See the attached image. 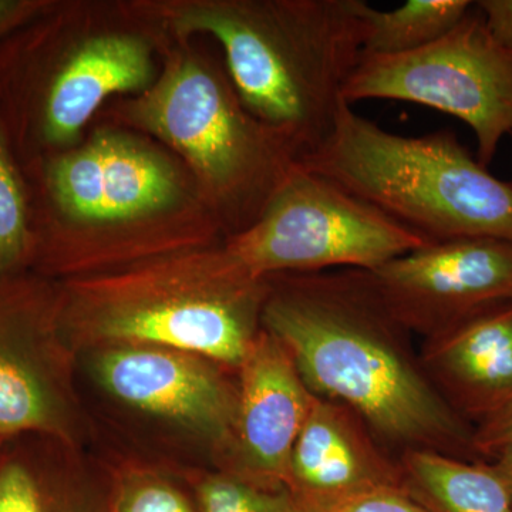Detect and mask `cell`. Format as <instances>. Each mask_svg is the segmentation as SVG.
I'll list each match as a JSON object with an SVG mask.
<instances>
[{
	"mask_svg": "<svg viewBox=\"0 0 512 512\" xmlns=\"http://www.w3.org/2000/svg\"><path fill=\"white\" fill-rule=\"evenodd\" d=\"M430 244L301 164L225 249L259 279L326 269L373 271Z\"/></svg>",
	"mask_w": 512,
	"mask_h": 512,
	"instance_id": "5b68a950",
	"label": "cell"
},
{
	"mask_svg": "<svg viewBox=\"0 0 512 512\" xmlns=\"http://www.w3.org/2000/svg\"><path fill=\"white\" fill-rule=\"evenodd\" d=\"M476 6L495 42L512 53V0H481Z\"/></svg>",
	"mask_w": 512,
	"mask_h": 512,
	"instance_id": "7402d4cb",
	"label": "cell"
},
{
	"mask_svg": "<svg viewBox=\"0 0 512 512\" xmlns=\"http://www.w3.org/2000/svg\"><path fill=\"white\" fill-rule=\"evenodd\" d=\"M512 446V400L490 419L474 429V448L481 460H490L505 447Z\"/></svg>",
	"mask_w": 512,
	"mask_h": 512,
	"instance_id": "ffe728a7",
	"label": "cell"
},
{
	"mask_svg": "<svg viewBox=\"0 0 512 512\" xmlns=\"http://www.w3.org/2000/svg\"><path fill=\"white\" fill-rule=\"evenodd\" d=\"M343 100L409 101L471 127L477 160L488 167L512 133V53L495 42L473 3L450 32L429 46L394 56L362 55Z\"/></svg>",
	"mask_w": 512,
	"mask_h": 512,
	"instance_id": "8992f818",
	"label": "cell"
},
{
	"mask_svg": "<svg viewBox=\"0 0 512 512\" xmlns=\"http://www.w3.org/2000/svg\"><path fill=\"white\" fill-rule=\"evenodd\" d=\"M271 279L225 247L174 251L59 286L60 328L79 353L160 346L238 369L262 329Z\"/></svg>",
	"mask_w": 512,
	"mask_h": 512,
	"instance_id": "7a4b0ae2",
	"label": "cell"
},
{
	"mask_svg": "<svg viewBox=\"0 0 512 512\" xmlns=\"http://www.w3.org/2000/svg\"><path fill=\"white\" fill-rule=\"evenodd\" d=\"M299 164L430 244H512V181L491 174L450 131L397 136L345 101L325 143Z\"/></svg>",
	"mask_w": 512,
	"mask_h": 512,
	"instance_id": "3957f363",
	"label": "cell"
},
{
	"mask_svg": "<svg viewBox=\"0 0 512 512\" xmlns=\"http://www.w3.org/2000/svg\"><path fill=\"white\" fill-rule=\"evenodd\" d=\"M111 512H197L174 484L150 471H127L120 477Z\"/></svg>",
	"mask_w": 512,
	"mask_h": 512,
	"instance_id": "d6986e66",
	"label": "cell"
},
{
	"mask_svg": "<svg viewBox=\"0 0 512 512\" xmlns=\"http://www.w3.org/2000/svg\"><path fill=\"white\" fill-rule=\"evenodd\" d=\"M201 512H308L285 487L248 483L234 474H212L197 485Z\"/></svg>",
	"mask_w": 512,
	"mask_h": 512,
	"instance_id": "ac0fdd59",
	"label": "cell"
},
{
	"mask_svg": "<svg viewBox=\"0 0 512 512\" xmlns=\"http://www.w3.org/2000/svg\"><path fill=\"white\" fill-rule=\"evenodd\" d=\"M130 111L194 167L231 217H248L249 225L299 164L235 89L197 60L171 64Z\"/></svg>",
	"mask_w": 512,
	"mask_h": 512,
	"instance_id": "277c9868",
	"label": "cell"
},
{
	"mask_svg": "<svg viewBox=\"0 0 512 512\" xmlns=\"http://www.w3.org/2000/svg\"><path fill=\"white\" fill-rule=\"evenodd\" d=\"M6 439L5 437L0 436V448H2L3 443H5Z\"/></svg>",
	"mask_w": 512,
	"mask_h": 512,
	"instance_id": "d4e9b609",
	"label": "cell"
},
{
	"mask_svg": "<svg viewBox=\"0 0 512 512\" xmlns=\"http://www.w3.org/2000/svg\"><path fill=\"white\" fill-rule=\"evenodd\" d=\"M32 251L28 178L0 124V278L30 271Z\"/></svg>",
	"mask_w": 512,
	"mask_h": 512,
	"instance_id": "2e32d148",
	"label": "cell"
},
{
	"mask_svg": "<svg viewBox=\"0 0 512 512\" xmlns=\"http://www.w3.org/2000/svg\"><path fill=\"white\" fill-rule=\"evenodd\" d=\"M238 372L232 446L237 453V477L261 487H285L293 446L316 396L285 346L264 328L249 346Z\"/></svg>",
	"mask_w": 512,
	"mask_h": 512,
	"instance_id": "8fae6325",
	"label": "cell"
},
{
	"mask_svg": "<svg viewBox=\"0 0 512 512\" xmlns=\"http://www.w3.org/2000/svg\"><path fill=\"white\" fill-rule=\"evenodd\" d=\"M511 138H512V133L510 134Z\"/></svg>",
	"mask_w": 512,
	"mask_h": 512,
	"instance_id": "484cf974",
	"label": "cell"
},
{
	"mask_svg": "<svg viewBox=\"0 0 512 512\" xmlns=\"http://www.w3.org/2000/svg\"><path fill=\"white\" fill-rule=\"evenodd\" d=\"M367 275L393 318L429 339L512 301V244L495 238L431 242Z\"/></svg>",
	"mask_w": 512,
	"mask_h": 512,
	"instance_id": "ba28073f",
	"label": "cell"
},
{
	"mask_svg": "<svg viewBox=\"0 0 512 512\" xmlns=\"http://www.w3.org/2000/svg\"><path fill=\"white\" fill-rule=\"evenodd\" d=\"M178 194L177 174L163 157L123 134L100 131L79 150L40 160L30 200L46 205L50 218L107 225L164 210Z\"/></svg>",
	"mask_w": 512,
	"mask_h": 512,
	"instance_id": "30bf717a",
	"label": "cell"
},
{
	"mask_svg": "<svg viewBox=\"0 0 512 512\" xmlns=\"http://www.w3.org/2000/svg\"><path fill=\"white\" fill-rule=\"evenodd\" d=\"M42 6L35 2L22 0H0V42L10 35L13 30L28 22L39 13Z\"/></svg>",
	"mask_w": 512,
	"mask_h": 512,
	"instance_id": "603a6c76",
	"label": "cell"
},
{
	"mask_svg": "<svg viewBox=\"0 0 512 512\" xmlns=\"http://www.w3.org/2000/svg\"><path fill=\"white\" fill-rule=\"evenodd\" d=\"M471 6L467 0H407L382 12L367 3L362 55H404L429 46L450 32Z\"/></svg>",
	"mask_w": 512,
	"mask_h": 512,
	"instance_id": "9a60e30c",
	"label": "cell"
},
{
	"mask_svg": "<svg viewBox=\"0 0 512 512\" xmlns=\"http://www.w3.org/2000/svg\"><path fill=\"white\" fill-rule=\"evenodd\" d=\"M487 461L498 477L503 480L512 497V446L503 448Z\"/></svg>",
	"mask_w": 512,
	"mask_h": 512,
	"instance_id": "cb8c5ba5",
	"label": "cell"
},
{
	"mask_svg": "<svg viewBox=\"0 0 512 512\" xmlns=\"http://www.w3.org/2000/svg\"><path fill=\"white\" fill-rule=\"evenodd\" d=\"M101 389L121 404L220 448L234 446L238 392L221 365L185 350L113 346L87 353Z\"/></svg>",
	"mask_w": 512,
	"mask_h": 512,
	"instance_id": "9c48e42d",
	"label": "cell"
},
{
	"mask_svg": "<svg viewBox=\"0 0 512 512\" xmlns=\"http://www.w3.org/2000/svg\"><path fill=\"white\" fill-rule=\"evenodd\" d=\"M45 464L25 447L0 448V512H56Z\"/></svg>",
	"mask_w": 512,
	"mask_h": 512,
	"instance_id": "e0dca14e",
	"label": "cell"
},
{
	"mask_svg": "<svg viewBox=\"0 0 512 512\" xmlns=\"http://www.w3.org/2000/svg\"><path fill=\"white\" fill-rule=\"evenodd\" d=\"M285 488L308 512H330L376 491L406 490L402 467L379 450L359 417L318 396L293 446Z\"/></svg>",
	"mask_w": 512,
	"mask_h": 512,
	"instance_id": "7c38bea8",
	"label": "cell"
},
{
	"mask_svg": "<svg viewBox=\"0 0 512 512\" xmlns=\"http://www.w3.org/2000/svg\"><path fill=\"white\" fill-rule=\"evenodd\" d=\"M406 493L427 512H512V497L488 461H467L433 450H407Z\"/></svg>",
	"mask_w": 512,
	"mask_h": 512,
	"instance_id": "5bb4252c",
	"label": "cell"
},
{
	"mask_svg": "<svg viewBox=\"0 0 512 512\" xmlns=\"http://www.w3.org/2000/svg\"><path fill=\"white\" fill-rule=\"evenodd\" d=\"M423 369L458 416L480 424L512 400V301L426 340Z\"/></svg>",
	"mask_w": 512,
	"mask_h": 512,
	"instance_id": "4fadbf2b",
	"label": "cell"
},
{
	"mask_svg": "<svg viewBox=\"0 0 512 512\" xmlns=\"http://www.w3.org/2000/svg\"><path fill=\"white\" fill-rule=\"evenodd\" d=\"M330 512H427L419 503L413 500L406 490L376 491L363 495L350 503L335 508Z\"/></svg>",
	"mask_w": 512,
	"mask_h": 512,
	"instance_id": "44dd1931",
	"label": "cell"
},
{
	"mask_svg": "<svg viewBox=\"0 0 512 512\" xmlns=\"http://www.w3.org/2000/svg\"><path fill=\"white\" fill-rule=\"evenodd\" d=\"M76 356L60 328L59 288L30 271L0 278V436L76 444Z\"/></svg>",
	"mask_w": 512,
	"mask_h": 512,
	"instance_id": "52a82bcc",
	"label": "cell"
},
{
	"mask_svg": "<svg viewBox=\"0 0 512 512\" xmlns=\"http://www.w3.org/2000/svg\"><path fill=\"white\" fill-rule=\"evenodd\" d=\"M262 328L288 350L315 396L348 407L384 439L481 461L458 416L404 345L406 329L367 271L340 269L271 284Z\"/></svg>",
	"mask_w": 512,
	"mask_h": 512,
	"instance_id": "6da1fadb",
	"label": "cell"
}]
</instances>
